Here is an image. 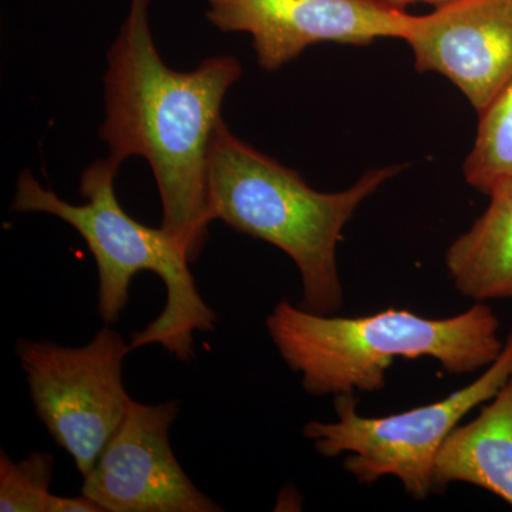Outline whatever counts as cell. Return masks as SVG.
<instances>
[{"instance_id": "obj_1", "label": "cell", "mask_w": 512, "mask_h": 512, "mask_svg": "<svg viewBox=\"0 0 512 512\" xmlns=\"http://www.w3.org/2000/svg\"><path fill=\"white\" fill-rule=\"evenodd\" d=\"M150 0H131L130 13L107 53L106 120L100 138L119 165L146 158L156 177L161 228L197 261L208 238L207 180L212 137L222 103L242 67L232 56L205 59L192 72H175L158 55Z\"/></svg>"}, {"instance_id": "obj_2", "label": "cell", "mask_w": 512, "mask_h": 512, "mask_svg": "<svg viewBox=\"0 0 512 512\" xmlns=\"http://www.w3.org/2000/svg\"><path fill=\"white\" fill-rule=\"evenodd\" d=\"M266 329L305 392L316 397L380 392L396 359L430 357L450 375H470L493 365L505 342L500 319L484 302L446 319L396 308L343 318L282 299L266 316Z\"/></svg>"}, {"instance_id": "obj_3", "label": "cell", "mask_w": 512, "mask_h": 512, "mask_svg": "<svg viewBox=\"0 0 512 512\" xmlns=\"http://www.w3.org/2000/svg\"><path fill=\"white\" fill-rule=\"evenodd\" d=\"M404 165L367 171L348 190L320 192L291 168L239 140L218 124L208 156L210 220L268 242L295 262L302 281V309L333 315L343 306L336 251L343 228L366 198Z\"/></svg>"}, {"instance_id": "obj_4", "label": "cell", "mask_w": 512, "mask_h": 512, "mask_svg": "<svg viewBox=\"0 0 512 512\" xmlns=\"http://www.w3.org/2000/svg\"><path fill=\"white\" fill-rule=\"evenodd\" d=\"M119 168L110 157L86 168L80 181V194L87 200L83 205L60 200L39 184L32 171H22L10 208L55 215L82 235L99 271L97 312L106 325L120 319L138 272L160 276L167 291L163 312L134 333L130 346L138 349L158 343L187 362L194 357V333L211 332L217 316L198 292L190 256L181 242L161 227H146L121 207L114 191Z\"/></svg>"}, {"instance_id": "obj_5", "label": "cell", "mask_w": 512, "mask_h": 512, "mask_svg": "<svg viewBox=\"0 0 512 512\" xmlns=\"http://www.w3.org/2000/svg\"><path fill=\"white\" fill-rule=\"evenodd\" d=\"M493 365L443 400L383 417L357 413L355 394L336 396L338 420H312L303 436L326 458L349 454L343 468L363 485L383 477L402 483L404 493L426 500L433 493V471L444 440L476 407L488 402L512 375V326Z\"/></svg>"}, {"instance_id": "obj_6", "label": "cell", "mask_w": 512, "mask_h": 512, "mask_svg": "<svg viewBox=\"0 0 512 512\" xmlns=\"http://www.w3.org/2000/svg\"><path fill=\"white\" fill-rule=\"evenodd\" d=\"M131 350L109 325L82 348L26 339L16 346L37 417L83 478L92 473L133 400L123 384Z\"/></svg>"}, {"instance_id": "obj_7", "label": "cell", "mask_w": 512, "mask_h": 512, "mask_svg": "<svg viewBox=\"0 0 512 512\" xmlns=\"http://www.w3.org/2000/svg\"><path fill=\"white\" fill-rule=\"evenodd\" d=\"M410 18L380 0H208L207 10L215 28L252 36L256 62L265 72L281 69L316 43L403 40Z\"/></svg>"}, {"instance_id": "obj_8", "label": "cell", "mask_w": 512, "mask_h": 512, "mask_svg": "<svg viewBox=\"0 0 512 512\" xmlns=\"http://www.w3.org/2000/svg\"><path fill=\"white\" fill-rule=\"evenodd\" d=\"M178 404L131 400L123 423L104 448L82 494L104 512H220L183 470L170 446Z\"/></svg>"}, {"instance_id": "obj_9", "label": "cell", "mask_w": 512, "mask_h": 512, "mask_svg": "<svg viewBox=\"0 0 512 512\" xmlns=\"http://www.w3.org/2000/svg\"><path fill=\"white\" fill-rule=\"evenodd\" d=\"M420 73L447 77L483 113L512 79V0H454L410 18Z\"/></svg>"}, {"instance_id": "obj_10", "label": "cell", "mask_w": 512, "mask_h": 512, "mask_svg": "<svg viewBox=\"0 0 512 512\" xmlns=\"http://www.w3.org/2000/svg\"><path fill=\"white\" fill-rule=\"evenodd\" d=\"M464 483L501 498L512 507V375L470 423L458 424L440 447L433 493Z\"/></svg>"}, {"instance_id": "obj_11", "label": "cell", "mask_w": 512, "mask_h": 512, "mask_svg": "<svg viewBox=\"0 0 512 512\" xmlns=\"http://www.w3.org/2000/svg\"><path fill=\"white\" fill-rule=\"evenodd\" d=\"M490 204L446 252V268L461 295L474 302L512 299V180L488 194Z\"/></svg>"}, {"instance_id": "obj_12", "label": "cell", "mask_w": 512, "mask_h": 512, "mask_svg": "<svg viewBox=\"0 0 512 512\" xmlns=\"http://www.w3.org/2000/svg\"><path fill=\"white\" fill-rule=\"evenodd\" d=\"M463 173L468 185L487 195L512 180V79L480 114Z\"/></svg>"}, {"instance_id": "obj_13", "label": "cell", "mask_w": 512, "mask_h": 512, "mask_svg": "<svg viewBox=\"0 0 512 512\" xmlns=\"http://www.w3.org/2000/svg\"><path fill=\"white\" fill-rule=\"evenodd\" d=\"M55 458L46 453H32L25 460H12L0 453V511L50 512L53 495Z\"/></svg>"}, {"instance_id": "obj_14", "label": "cell", "mask_w": 512, "mask_h": 512, "mask_svg": "<svg viewBox=\"0 0 512 512\" xmlns=\"http://www.w3.org/2000/svg\"><path fill=\"white\" fill-rule=\"evenodd\" d=\"M50 512H104L96 501L86 497H60L55 495Z\"/></svg>"}, {"instance_id": "obj_15", "label": "cell", "mask_w": 512, "mask_h": 512, "mask_svg": "<svg viewBox=\"0 0 512 512\" xmlns=\"http://www.w3.org/2000/svg\"><path fill=\"white\" fill-rule=\"evenodd\" d=\"M380 2L404 10L406 6L414 5V3H427V5L434 6V8H439V6L447 5V3L454 2V0H380Z\"/></svg>"}]
</instances>
